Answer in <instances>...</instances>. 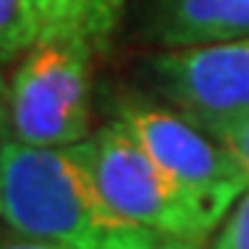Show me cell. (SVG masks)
Listing matches in <instances>:
<instances>
[{
	"mask_svg": "<svg viewBox=\"0 0 249 249\" xmlns=\"http://www.w3.org/2000/svg\"><path fill=\"white\" fill-rule=\"evenodd\" d=\"M0 222L17 235L72 249H163L155 232L108 205L86 160L72 147H28L6 139Z\"/></svg>",
	"mask_w": 249,
	"mask_h": 249,
	"instance_id": "obj_1",
	"label": "cell"
},
{
	"mask_svg": "<svg viewBox=\"0 0 249 249\" xmlns=\"http://www.w3.org/2000/svg\"><path fill=\"white\" fill-rule=\"evenodd\" d=\"M114 119L144 147L194 211L208 235L222 224L235 199L249 188L247 172L213 133L178 108L124 97Z\"/></svg>",
	"mask_w": 249,
	"mask_h": 249,
	"instance_id": "obj_2",
	"label": "cell"
},
{
	"mask_svg": "<svg viewBox=\"0 0 249 249\" xmlns=\"http://www.w3.org/2000/svg\"><path fill=\"white\" fill-rule=\"evenodd\" d=\"M91 61L86 42L42 36L9 78L6 139L28 147H72L89 136Z\"/></svg>",
	"mask_w": 249,
	"mask_h": 249,
	"instance_id": "obj_3",
	"label": "cell"
},
{
	"mask_svg": "<svg viewBox=\"0 0 249 249\" xmlns=\"http://www.w3.org/2000/svg\"><path fill=\"white\" fill-rule=\"evenodd\" d=\"M75 150L108 205L127 222L155 232L166 244H202L211 238L169 178L116 119L78 142Z\"/></svg>",
	"mask_w": 249,
	"mask_h": 249,
	"instance_id": "obj_4",
	"label": "cell"
},
{
	"mask_svg": "<svg viewBox=\"0 0 249 249\" xmlns=\"http://www.w3.org/2000/svg\"><path fill=\"white\" fill-rule=\"evenodd\" d=\"M150 72L163 100L196 124L249 114V36L163 47Z\"/></svg>",
	"mask_w": 249,
	"mask_h": 249,
	"instance_id": "obj_5",
	"label": "cell"
},
{
	"mask_svg": "<svg viewBox=\"0 0 249 249\" xmlns=\"http://www.w3.org/2000/svg\"><path fill=\"white\" fill-rule=\"evenodd\" d=\"M249 36V0H158L155 39L188 47Z\"/></svg>",
	"mask_w": 249,
	"mask_h": 249,
	"instance_id": "obj_6",
	"label": "cell"
},
{
	"mask_svg": "<svg viewBox=\"0 0 249 249\" xmlns=\"http://www.w3.org/2000/svg\"><path fill=\"white\" fill-rule=\"evenodd\" d=\"M42 36L78 39L100 53L122 19L124 0H31Z\"/></svg>",
	"mask_w": 249,
	"mask_h": 249,
	"instance_id": "obj_7",
	"label": "cell"
},
{
	"mask_svg": "<svg viewBox=\"0 0 249 249\" xmlns=\"http://www.w3.org/2000/svg\"><path fill=\"white\" fill-rule=\"evenodd\" d=\"M42 39V25L31 0H0V61L22 55Z\"/></svg>",
	"mask_w": 249,
	"mask_h": 249,
	"instance_id": "obj_8",
	"label": "cell"
},
{
	"mask_svg": "<svg viewBox=\"0 0 249 249\" xmlns=\"http://www.w3.org/2000/svg\"><path fill=\"white\" fill-rule=\"evenodd\" d=\"M208 249H249V188L235 199L222 224L208 238Z\"/></svg>",
	"mask_w": 249,
	"mask_h": 249,
	"instance_id": "obj_9",
	"label": "cell"
},
{
	"mask_svg": "<svg viewBox=\"0 0 249 249\" xmlns=\"http://www.w3.org/2000/svg\"><path fill=\"white\" fill-rule=\"evenodd\" d=\"M208 133H213L219 142L232 152V158L241 163V169L249 178V114L222 119V122H208L202 124Z\"/></svg>",
	"mask_w": 249,
	"mask_h": 249,
	"instance_id": "obj_10",
	"label": "cell"
},
{
	"mask_svg": "<svg viewBox=\"0 0 249 249\" xmlns=\"http://www.w3.org/2000/svg\"><path fill=\"white\" fill-rule=\"evenodd\" d=\"M0 249H72L64 247V244H55V241H42V238H28V235H11V238L0 241Z\"/></svg>",
	"mask_w": 249,
	"mask_h": 249,
	"instance_id": "obj_11",
	"label": "cell"
},
{
	"mask_svg": "<svg viewBox=\"0 0 249 249\" xmlns=\"http://www.w3.org/2000/svg\"><path fill=\"white\" fill-rule=\"evenodd\" d=\"M6 124H9V78L0 61V136H6Z\"/></svg>",
	"mask_w": 249,
	"mask_h": 249,
	"instance_id": "obj_12",
	"label": "cell"
},
{
	"mask_svg": "<svg viewBox=\"0 0 249 249\" xmlns=\"http://www.w3.org/2000/svg\"><path fill=\"white\" fill-rule=\"evenodd\" d=\"M163 249H208V241L194 244V241H178V244H166Z\"/></svg>",
	"mask_w": 249,
	"mask_h": 249,
	"instance_id": "obj_13",
	"label": "cell"
},
{
	"mask_svg": "<svg viewBox=\"0 0 249 249\" xmlns=\"http://www.w3.org/2000/svg\"><path fill=\"white\" fill-rule=\"evenodd\" d=\"M3 144H6V136H0V172H3Z\"/></svg>",
	"mask_w": 249,
	"mask_h": 249,
	"instance_id": "obj_14",
	"label": "cell"
}]
</instances>
